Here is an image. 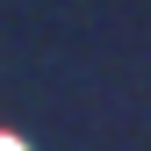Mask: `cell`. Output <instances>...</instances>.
Returning <instances> with one entry per match:
<instances>
[{
	"instance_id": "obj_1",
	"label": "cell",
	"mask_w": 151,
	"mask_h": 151,
	"mask_svg": "<svg viewBox=\"0 0 151 151\" xmlns=\"http://www.w3.org/2000/svg\"><path fill=\"white\" fill-rule=\"evenodd\" d=\"M0 151H29V144H22V137H7V129H0Z\"/></svg>"
}]
</instances>
